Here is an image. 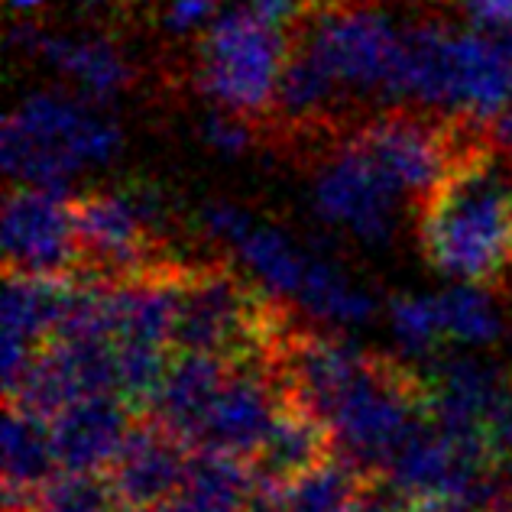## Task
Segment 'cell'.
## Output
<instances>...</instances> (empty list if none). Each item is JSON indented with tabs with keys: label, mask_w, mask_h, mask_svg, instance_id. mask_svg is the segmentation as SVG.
Masks as SVG:
<instances>
[{
	"label": "cell",
	"mask_w": 512,
	"mask_h": 512,
	"mask_svg": "<svg viewBox=\"0 0 512 512\" xmlns=\"http://www.w3.org/2000/svg\"><path fill=\"white\" fill-rule=\"evenodd\" d=\"M422 256L483 292L512 282V156L490 137L467 150L415 214Z\"/></svg>",
	"instance_id": "cell-1"
},
{
	"label": "cell",
	"mask_w": 512,
	"mask_h": 512,
	"mask_svg": "<svg viewBox=\"0 0 512 512\" xmlns=\"http://www.w3.org/2000/svg\"><path fill=\"white\" fill-rule=\"evenodd\" d=\"M295 325L282 299L227 260L188 266L172 328L175 354H201L227 363H269Z\"/></svg>",
	"instance_id": "cell-2"
},
{
	"label": "cell",
	"mask_w": 512,
	"mask_h": 512,
	"mask_svg": "<svg viewBox=\"0 0 512 512\" xmlns=\"http://www.w3.org/2000/svg\"><path fill=\"white\" fill-rule=\"evenodd\" d=\"M124 133L98 104L59 91H36L4 120V172L10 185L69 195L85 169L107 166L120 153Z\"/></svg>",
	"instance_id": "cell-3"
},
{
	"label": "cell",
	"mask_w": 512,
	"mask_h": 512,
	"mask_svg": "<svg viewBox=\"0 0 512 512\" xmlns=\"http://www.w3.org/2000/svg\"><path fill=\"white\" fill-rule=\"evenodd\" d=\"M82 279L120 282L166 266L198 263L179 250V218L153 182H127L72 195Z\"/></svg>",
	"instance_id": "cell-4"
},
{
	"label": "cell",
	"mask_w": 512,
	"mask_h": 512,
	"mask_svg": "<svg viewBox=\"0 0 512 512\" xmlns=\"http://www.w3.org/2000/svg\"><path fill=\"white\" fill-rule=\"evenodd\" d=\"M402 30L376 0H312L292 36L315 52L363 114L396 107Z\"/></svg>",
	"instance_id": "cell-5"
},
{
	"label": "cell",
	"mask_w": 512,
	"mask_h": 512,
	"mask_svg": "<svg viewBox=\"0 0 512 512\" xmlns=\"http://www.w3.org/2000/svg\"><path fill=\"white\" fill-rule=\"evenodd\" d=\"M286 59L289 36L237 7L214 17L198 36L192 82L211 107L250 120L266 137Z\"/></svg>",
	"instance_id": "cell-6"
},
{
	"label": "cell",
	"mask_w": 512,
	"mask_h": 512,
	"mask_svg": "<svg viewBox=\"0 0 512 512\" xmlns=\"http://www.w3.org/2000/svg\"><path fill=\"white\" fill-rule=\"evenodd\" d=\"M312 169V201L318 218L363 240V244H389L402 218H412L409 205L396 195V188L344 137L315 156Z\"/></svg>",
	"instance_id": "cell-7"
},
{
	"label": "cell",
	"mask_w": 512,
	"mask_h": 512,
	"mask_svg": "<svg viewBox=\"0 0 512 512\" xmlns=\"http://www.w3.org/2000/svg\"><path fill=\"white\" fill-rule=\"evenodd\" d=\"M4 273L82 279L72 195L10 185L4 198Z\"/></svg>",
	"instance_id": "cell-8"
},
{
	"label": "cell",
	"mask_w": 512,
	"mask_h": 512,
	"mask_svg": "<svg viewBox=\"0 0 512 512\" xmlns=\"http://www.w3.org/2000/svg\"><path fill=\"white\" fill-rule=\"evenodd\" d=\"M10 43L39 56L56 75L69 82L88 104L114 101L137 88L140 69L111 33H56L43 20H13Z\"/></svg>",
	"instance_id": "cell-9"
},
{
	"label": "cell",
	"mask_w": 512,
	"mask_h": 512,
	"mask_svg": "<svg viewBox=\"0 0 512 512\" xmlns=\"http://www.w3.org/2000/svg\"><path fill=\"white\" fill-rule=\"evenodd\" d=\"M282 409H286V393L269 363H234L192 451L250 461Z\"/></svg>",
	"instance_id": "cell-10"
},
{
	"label": "cell",
	"mask_w": 512,
	"mask_h": 512,
	"mask_svg": "<svg viewBox=\"0 0 512 512\" xmlns=\"http://www.w3.org/2000/svg\"><path fill=\"white\" fill-rule=\"evenodd\" d=\"M188 461H192L188 444L140 415L130 428L124 451L107 470V480L127 512H156L182 493Z\"/></svg>",
	"instance_id": "cell-11"
},
{
	"label": "cell",
	"mask_w": 512,
	"mask_h": 512,
	"mask_svg": "<svg viewBox=\"0 0 512 512\" xmlns=\"http://www.w3.org/2000/svg\"><path fill=\"white\" fill-rule=\"evenodd\" d=\"M78 279L7 276L4 286V393L17 389L36 350L59 334Z\"/></svg>",
	"instance_id": "cell-12"
},
{
	"label": "cell",
	"mask_w": 512,
	"mask_h": 512,
	"mask_svg": "<svg viewBox=\"0 0 512 512\" xmlns=\"http://www.w3.org/2000/svg\"><path fill=\"white\" fill-rule=\"evenodd\" d=\"M140 415L117 396H94L69 406L52 419V441L62 474L104 477L124 451Z\"/></svg>",
	"instance_id": "cell-13"
},
{
	"label": "cell",
	"mask_w": 512,
	"mask_h": 512,
	"mask_svg": "<svg viewBox=\"0 0 512 512\" xmlns=\"http://www.w3.org/2000/svg\"><path fill=\"white\" fill-rule=\"evenodd\" d=\"M231 367L234 363L218 360V357L175 354L166 380L159 386L153 406L143 419H153L156 425L172 431L182 444L195 448V441L201 435V428H205V419Z\"/></svg>",
	"instance_id": "cell-14"
},
{
	"label": "cell",
	"mask_w": 512,
	"mask_h": 512,
	"mask_svg": "<svg viewBox=\"0 0 512 512\" xmlns=\"http://www.w3.org/2000/svg\"><path fill=\"white\" fill-rule=\"evenodd\" d=\"M334 457V444L328 428L308 412L295 409L286 402V409L279 412L276 425L269 428L260 451L250 457V474L256 487H273L282 490L289 483L302 480L321 464H328Z\"/></svg>",
	"instance_id": "cell-15"
},
{
	"label": "cell",
	"mask_w": 512,
	"mask_h": 512,
	"mask_svg": "<svg viewBox=\"0 0 512 512\" xmlns=\"http://www.w3.org/2000/svg\"><path fill=\"white\" fill-rule=\"evenodd\" d=\"M62 474L52 422L7 406L4 412V487L39 493Z\"/></svg>",
	"instance_id": "cell-16"
},
{
	"label": "cell",
	"mask_w": 512,
	"mask_h": 512,
	"mask_svg": "<svg viewBox=\"0 0 512 512\" xmlns=\"http://www.w3.org/2000/svg\"><path fill=\"white\" fill-rule=\"evenodd\" d=\"M299 302L308 315H315L328 325H363L376 315V299L360 289L344 269L325 253H312L305 286L299 292Z\"/></svg>",
	"instance_id": "cell-17"
},
{
	"label": "cell",
	"mask_w": 512,
	"mask_h": 512,
	"mask_svg": "<svg viewBox=\"0 0 512 512\" xmlns=\"http://www.w3.org/2000/svg\"><path fill=\"white\" fill-rule=\"evenodd\" d=\"M253 490L256 483L247 461L214 451H192L179 496L201 512H244Z\"/></svg>",
	"instance_id": "cell-18"
},
{
	"label": "cell",
	"mask_w": 512,
	"mask_h": 512,
	"mask_svg": "<svg viewBox=\"0 0 512 512\" xmlns=\"http://www.w3.org/2000/svg\"><path fill=\"white\" fill-rule=\"evenodd\" d=\"M444 341L467 347H487L503 338V318L496 312L490 292L474 286H454L435 295Z\"/></svg>",
	"instance_id": "cell-19"
},
{
	"label": "cell",
	"mask_w": 512,
	"mask_h": 512,
	"mask_svg": "<svg viewBox=\"0 0 512 512\" xmlns=\"http://www.w3.org/2000/svg\"><path fill=\"white\" fill-rule=\"evenodd\" d=\"M363 487H367V480L357 470H350L344 461L331 457L328 464H321L312 474L282 487V493H286L292 512H350Z\"/></svg>",
	"instance_id": "cell-20"
},
{
	"label": "cell",
	"mask_w": 512,
	"mask_h": 512,
	"mask_svg": "<svg viewBox=\"0 0 512 512\" xmlns=\"http://www.w3.org/2000/svg\"><path fill=\"white\" fill-rule=\"evenodd\" d=\"M39 512H127L107 477L59 474L39 490Z\"/></svg>",
	"instance_id": "cell-21"
},
{
	"label": "cell",
	"mask_w": 512,
	"mask_h": 512,
	"mask_svg": "<svg viewBox=\"0 0 512 512\" xmlns=\"http://www.w3.org/2000/svg\"><path fill=\"white\" fill-rule=\"evenodd\" d=\"M389 325L412 357L431 354L438 344H444L435 295H396V299H389Z\"/></svg>",
	"instance_id": "cell-22"
},
{
	"label": "cell",
	"mask_w": 512,
	"mask_h": 512,
	"mask_svg": "<svg viewBox=\"0 0 512 512\" xmlns=\"http://www.w3.org/2000/svg\"><path fill=\"white\" fill-rule=\"evenodd\" d=\"M201 137H205V143L221 156H244L253 146L266 143L260 127L237 114L221 111V107H211L205 114V120H201Z\"/></svg>",
	"instance_id": "cell-23"
},
{
	"label": "cell",
	"mask_w": 512,
	"mask_h": 512,
	"mask_svg": "<svg viewBox=\"0 0 512 512\" xmlns=\"http://www.w3.org/2000/svg\"><path fill=\"white\" fill-rule=\"evenodd\" d=\"M256 20H263L273 30L292 36L295 26L302 23L305 10L312 7V0H247L244 4Z\"/></svg>",
	"instance_id": "cell-24"
},
{
	"label": "cell",
	"mask_w": 512,
	"mask_h": 512,
	"mask_svg": "<svg viewBox=\"0 0 512 512\" xmlns=\"http://www.w3.org/2000/svg\"><path fill=\"white\" fill-rule=\"evenodd\" d=\"M163 23L172 33H188L201 23L214 20L218 0H163Z\"/></svg>",
	"instance_id": "cell-25"
},
{
	"label": "cell",
	"mask_w": 512,
	"mask_h": 512,
	"mask_svg": "<svg viewBox=\"0 0 512 512\" xmlns=\"http://www.w3.org/2000/svg\"><path fill=\"white\" fill-rule=\"evenodd\" d=\"M454 7L480 30H512V0H454Z\"/></svg>",
	"instance_id": "cell-26"
},
{
	"label": "cell",
	"mask_w": 512,
	"mask_h": 512,
	"mask_svg": "<svg viewBox=\"0 0 512 512\" xmlns=\"http://www.w3.org/2000/svg\"><path fill=\"white\" fill-rule=\"evenodd\" d=\"M490 444H493V457H496L500 477L512 480V386L503 399V406L496 409L493 422H490Z\"/></svg>",
	"instance_id": "cell-27"
},
{
	"label": "cell",
	"mask_w": 512,
	"mask_h": 512,
	"mask_svg": "<svg viewBox=\"0 0 512 512\" xmlns=\"http://www.w3.org/2000/svg\"><path fill=\"white\" fill-rule=\"evenodd\" d=\"M82 4L104 20H137L153 0H82Z\"/></svg>",
	"instance_id": "cell-28"
},
{
	"label": "cell",
	"mask_w": 512,
	"mask_h": 512,
	"mask_svg": "<svg viewBox=\"0 0 512 512\" xmlns=\"http://www.w3.org/2000/svg\"><path fill=\"white\" fill-rule=\"evenodd\" d=\"M244 512H292V509H289L286 493H282V490H273V487H256Z\"/></svg>",
	"instance_id": "cell-29"
},
{
	"label": "cell",
	"mask_w": 512,
	"mask_h": 512,
	"mask_svg": "<svg viewBox=\"0 0 512 512\" xmlns=\"http://www.w3.org/2000/svg\"><path fill=\"white\" fill-rule=\"evenodd\" d=\"M490 140L500 146L503 153L512 156V104L506 107L500 117H496V124L490 127Z\"/></svg>",
	"instance_id": "cell-30"
},
{
	"label": "cell",
	"mask_w": 512,
	"mask_h": 512,
	"mask_svg": "<svg viewBox=\"0 0 512 512\" xmlns=\"http://www.w3.org/2000/svg\"><path fill=\"white\" fill-rule=\"evenodd\" d=\"M490 512H512V480H503L500 493L493 496Z\"/></svg>",
	"instance_id": "cell-31"
},
{
	"label": "cell",
	"mask_w": 512,
	"mask_h": 512,
	"mask_svg": "<svg viewBox=\"0 0 512 512\" xmlns=\"http://www.w3.org/2000/svg\"><path fill=\"white\" fill-rule=\"evenodd\" d=\"M406 4H415V7H444V4H454V0H406Z\"/></svg>",
	"instance_id": "cell-32"
},
{
	"label": "cell",
	"mask_w": 512,
	"mask_h": 512,
	"mask_svg": "<svg viewBox=\"0 0 512 512\" xmlns=\"http://www.w3.org/2000/svg\"><path fill=\"white\" fill-rule=\"evenodd\" d=\"M496 39H500V46L506 49V56L512 59V30H506V33H500V36H496Z\"/></svg>",
	"instance_id": "cell-33"
}]
</instances>
